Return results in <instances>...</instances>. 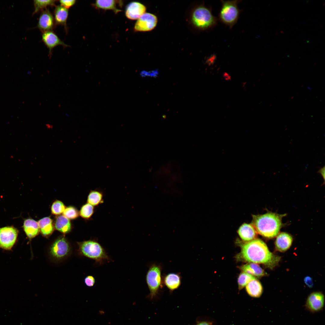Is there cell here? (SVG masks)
Here are the masks:
<instances>
[{
	"instance_id": "cell-1",
	"label": "cell",
	"mask_w": 325,
	"mask_h": 325,
	"mask_svg": "<svg viewBox=\"0 0 325 325\" xmlns=\"http://www.w3.org/2000/svg\"><path fill=\"white\" fill-rule=\"evenodd\" d=\"M238 255L242 260L250 263L262 264L272 268L278 263L280 258L270 251L266 245L259 239H255L241 245Z\"/></svg>"
},
{
	"instance_id": "cell-2",
	"label": "cell",
	"mask_w": 325,
	"mask_h": 325,
	"mask_svg": "<svg viewBox=\"0 0 325 325\" xmlns=\"http://www.w3.org/2000/svg\"><path fill=\"white\" fill-rule=\"evenodd\" d=\"M282 215L269 212L252 215V225L257 233L267 238L277 235L282 226Z\"/></svg>"
},
{
	"instance_id": "cell-3",
	"label": "cell",
	"mask_w": 325,
	"mask_h": 325,
	"mask_svg": "<svg viewBox=\"0 0 325 325\" xmlns=\"http://www.w3.org/2000/svg\"><path fill=\"white\" fill-rule=\"evenodd\" d=\"M77 244L80 255L94 260L96 265H100L106 261H112L97 238L79 242Z\"/></svg>"
},
{
	"instance_id": "cell-4",
	"label": "cell",
	"mask_w": 325,
	"mask_h": 325,
	"mask_svg": "<svg viewBox=\"0 0 325 325\" xmlns=\"http://www.w3.org/2000/svg\"><path fill=\"white\" fill-rule=\"evenodd\" d=\"M162 270L161 265L156 263L152 264L149 266L146 275V280L150 291L147 297L150 299H152L156 297L163 286L161 277Z\"/></svg>"
},
{
	"instance_id": "cell-5",
	"label": "cell",
	"mask_w": 325,
	"mask_h": 325,
	"mask_svg": "<svg viewBox=\"0 0 325 325\" xmlns=\"http://www.w3.org/2000/svg\"><path fill=\"white\" fill-rule=\"evenodd\" d=\"M240 1H221L222 5L219 14V19L230 28L236 23L238 19L241 11L237 5Z\"/></svg>"
},
{
	"instance_id": "cell-6",
	"label": "cell",
	"mask_w": 325,
	"mask_h": 325,
	"mask_svg": "<svg viewBox=\"0 0 325 325\" xmlns=\"http://www.w3.org/2000/svg\"><path fill=\"white\" fill-rule=\"evenodd\" d=\"M192 20L194 24L201 29L214 26L218 21L217 18L212 14L211 10L203 6L198 7L194 10Z\"/></svg>"
},
{
	"instance_id": "cell-7",
	"label": "cell",
	"mask_w": 325,
	"mask_h": 325,
	"mask_svg": "<svg viewBox=\"0 0 325 325\" xmlns=\"http://www.w3.org/2000/svg\"><path fill=\"white\" fill-rule=\"evenodd\" d=\"M18 232L17 228L12 226L0 228V248L11 250L16 241Z\"/></svg>"
},
{
	"instance_id": "cell-8",
	"label": "cell",
	"mask_w": 325,
	"mask_h": 325,
	"mask_svg": "<svg viewBox=\"0 0 325 325\" xmlns=\"http://www.w3.org/2000/svg\"><path fill=\"white\" fill-rule=\"evenodd\" d=\"M70 247L69 243L64 237L56 240L52 244L50 249L51 256L57 259H62L69 253Z\"/></svg>"
},
{
	"instance_id": "cell-9",
	"label": "cell",
	"mask_w": 325,
	"mask_h": 325,
	"mask_svg": "<svg viewBox=\"0 0 325 325\" xmlns=\"http://www.w3.org/2000/svg\"><path fill=\"white\" fill-rule=\"evenodd\" d=\"M157 20L156 16L150 13L143 14L138 20L135 23V31H147L153 29L156 26Z\"/></svg>"
},
{
	"instance_id": "cell-10",
	"label": "cell",
	"mask_w": 325,
	"mask_h": 325,
	"mask_svg": "<svg viewBox=\"0 0 325 325\" xmlns=\"http://www.w3.org/2000/svg\"><path fill=\"white\" fill-rule=\"evenodd\" d=\"M324 296L321 292H315L308 297L306 302V309L310 312L314 313L322 310L324 305Z\"/></svg>"
},
{
	"instance_id": "cell-11",
	"label": "cell",
	"mask_w": 325,
	"mask_h": 325,
	"mask_svg": "<svg viewBox=\"0 0 325 325\" xmlns=\"http://www.w3.org/2000/svg\"><path fill=\"white\" fill-rule=\"evenodd\" d=\"M55 26L53 16L48 9L42 11L36 27L42 32L52 30Z\"/></svg>"
},
{
	"instance_id": "cell-12",
	"label": "cell",
	"mask_w": 325,
	"mask_h": 325,
	"mask_svg": "<svg viewBox=\"0 0 325 325\" xmlns=\"http://www.w3.org/2000/svg\"><path fill=\"white\" fill-rule=\"evenodd\" d=\"M42 40L49 49L48 56L51 57L53 49L55 47L61 45L64 48L69 46L61 41L52 30L42 33Z\"/></svg>"
},
{
	"instance_id": "cell-13",
	"label": "cell",
	"mask_w": 325,
	"mask_h": 325,
	"mask_svg": "<svg viewBox=\"0 0 325 325\" xmlns=\"http://www.w3.org/2000/svg\"><path fill=\"white\" fill-rule=\"evenodd\" d=\"M145 7L138 2H132L127 6L125 12L126 17L129 19L135 20L138 19L144 13Z\"/></svg>"
},
{
	"instance_id": "cell-14",
	"label": "cell",
	"mask_w": 325,
	"mask_h": 325,
	"mask_svg": "<svg viewBox=\"0 0 325 325\" xmlns=\"http://www.w3.org/2000/svg\"><path fill=\"white\" fill-rule=\"evenodd\" d=\"M68 14V9L60 5L55 7L54 11V17L55 26L60 25L63 26L66 32L68 31L67 22Z\"/></svg>"
},
{
	"instance_id": "cell-15",
	"label": "cell",
	"mask_w": 325,
	"mask_h": 325,
	"mask_svg": "<svg viewBox=\"0 0 325 325\" xmlns=\"http://www.w3.org/2000/svg\"><path fill=\"white\" fill-rule=\"evenodd\" d=\"M238 233L241 239L248 242L252 240L256 237L257 233L252 224L244 223L239 228Z\"/></svg>"
},
{
	"instance_id": "cell-16",
	"label": "cell",
	"mask_w": 325,
	"mask_h": 325,
	"mask_svg": "<svg viewBox=\"0 0 325 325\" xmlns=\"http://www.w3.org/2000/svg\"><path fill=\"white\" fill-rule=\"evenodd\" d=\"M292 241V237L285 232H282L277 236L275 242L276 249L281 252L287 250L291 246Z\"/></svg>"
},
{
	"instance_id": "cell-17",
	"label": "cell",
	"mask_w": 325,
	"mask_h": 325,
	"mask_svg": "<svg viewBox=\"0 0 325 325\" xmlns=\"http://www.w3.org/2000/svg\"><path fill=\"white\" fill-rule=\"evenodd\" d=\"M118 0H97L93 5L95 7L104 10H110L115 13L121 11L118 8L122 7V2Z\"/></svg>"
},
{
	"instance_id": "cell-18",
	"label": "cell",
	"mask_w": 325,
	"mask_h": 325,
	"mask_svg": "<svg viewBox=\"0 0 325 325\" xmlns=\"http://www.w3.org/2000/svg\"><path fill=\"white\" fill-rule=\"evenodd\" d=\"M23 228L26 236L30 240L37 236L40 231L38 222L32 219H25Z\"/></svg>"
},
{
	"instance_id": "cell-19",
	"label": "cell",
	"mask_w": 325,
	"mask_h": 325,
	"mask_svg": "<svg viewBox=\"0 0 325 325\" xmlns=\"http://www.w3.org/2000/svg\"><path fill=\"white\" fill-rule=\"evenodd\" d=\"M181 277L178 273H170L165 276L163 283L171 292L177 289L181 284Z\"/></svg>"
},
{
	"instance_id": "cell-20",
	"label": "cell",
	"mask_w": 325,
	"mask_h": 325,
	"mask_svg": "<svg viewBox=\"0 0 325 325\" xmlns=\"http://www.w3.org/2000/svg\"><path fill=\"white\" fill-rule=\"evenodd\" d=\"M103 191L99 188L91 190L87 199V203L94 207L98 206L104 202Z\"/></svg>"
},
{
	"instance_id": "cell-21",
	"label": "cell",
	"mask_w": 325,
	"mask_h": 325,
	"mask_svg": "<svg viewBox=\"0 0 325 325\" xmlns=\"http://www.w3.org/2000/svg\"><path fill=\"white\" fill-rule=\"evenodd\" d=\"M40 231L44 236H49L54 231L53 221L49 217H45L40 219L38 221Z\"/></svg>"
},
{
	"instance_id": "cell-22",
	"label": "cell",
	"mask_w": 325,
	"mask_h": 325,
	"mask_svg": "<svg viewBox=\"0 0 325 325\" xmlns=\"http://www.w3.org/2000/svg\"><path fill=\"white\" fill-rule=\"evenodd\" d=\"M246 290L251 297H260L263 291L262 286L260 283L256 279L251 281L246 286Z\"/></svg>"
},
{
	"instance_id": "cell-23",
	"label": "cell",
	"mask_w": 325,
	"mask_h": 325,
	"mask_svg": "<svg viewBox=\"0 0 325 325\" xmlns=\"http://www.w3.org/2000/svg\"><path fill=\"white\" fill-rule=\"evenodd\" d=\"M240 268L243 272L252 276L259 277L262 276L265 274L263 270L256 263H247L241 266Z\"/></svg>"
},
{
	"instance_id": "cell-24",
	"label": "cell",
	"mask_w": 325,
	"mask_h": 325,
	"mask_svg": "<svg viewBox=\"0 0 325 325\" xmlns=\"http://www.w3.org/2000/svg\"><path fill=\"white\" fill-rule=\"evenodd\" d=\"M55 227L56 230L63 234L69 233L71 229V224L68 218L63 215L56 218Z\"/></svg>"
},
{
	"instance_id": "cell-25",
	"label": "cell",
	"mask_w": 325,
	"mask_h": 325,
	"mask_svg": "<svg viewBox=\"0 0 325 325\" xmlns=\"http://www.w3.org/2000/svg\"><path fill=\"white\" fill-rule=\"evenodd\" d=\"M55 0H34L33 1L34 10L32 15L37 13L41 11L46 9L48 6H55Z\"/></svg>"
},
{
	"instance_id": "cell-26",
	"label": "cell",
	"mask_w": 325,
	"mask_h": 325,
	"mask_svg": "<svg viewBox=\"0 0 325 325\" xmlns=\"http://www.w3.org/2000/svg\"><path fill=\"white\" fill-rule=\"evenodd\" d=\"M95 207L87 203L82 206L79 214L83 218L89 220L91 218L95 212Z\"/></svg>"
},
{
	"instance_id": "cell-27",
	"label": "cell",
	"mask_w": 325,
	"mask_h": 325,
	"mask_svg": "<svg viewBox=\"0 0 325 325\" xmlns=\"http://www.w3.org/2000/svg\"><path fill=\"white\" fill-rule=\"evenodd\" d=\"M255 278L252 275L243 272L239 275L238 279V288L241 290L246 286L251 281Z\"/></svg>"
},
{
	"instance_id": "cell-28",
	"label": "cell",
	"mask_w": 325,
	"mask_h": 325,
	"mask_svg": "<svg viewBox=\"0 0 325 325\" xmlns=\"http://www.w3.org/2000/svg\"><path fill=\"white\" fill-rule=\"evenodd\" d=\"M65 208V206L62 202L57 200L51 205V213L53 215H59L63 212Z\"/></svg>"
},
{
	"instance_id": "cell-29",
	"label": "cell",
	"mask_w": 325,
	"mask_h": 325,
	"mask_svg": "<svg viewBox=\"0 0 325 325\" xmlns=\"http://www.w3.org/2000/svg\"><path fill=\"white\" fill-rule=\"evenodd\" d=\"M79 213L75 207L69 206L65 208L63 212V215L68 219H74L77 218L79 216Z\"/></svg>"
},
{
	"instance_id": "cell-30",
	"label": "cell",
	"mask_w": 325,
	"mask_h": 325,
	"mask_svg": "<svg viewBox=\"0 0 325 325\" xmlns=\"http://www.w3.org/2000/svg\"><path fill=\"white\" fill-rule=\"evenodd\" d=\"M159 74V72L157 70L150 71L143 70L140 73V75L142 77H156Z\"/></svg>"
},
{
	"instance_id": "cell-31",
	"label": "cell",
	"mask_w": 325,
	"mask_h": 325,
	"mask_svg": "<svg viewBox=\"0 0 325 325\" xmlns=\"http://www.w3.org/2000/svg\"><path fill=\"white\" fill-rule=\"evenodd\" d=\"M76 2L75 0L59 1L60 5L67 9L74 5Z\"/></svg>"
},
{
	"instance_id": "cell-32",
	"label": "cell",
	"mask_w": 325,
	"mask_h": 325,
	"mask_svg": "<svg viewBox=\"0 0 325 325\" xmlns=\"http://www.w3.org/2000/svg\"><path fill=\"white\" fill-rule=\"evenodd\" d=\"M95 282L94 277L91 275H88L84 279V282L85 285L88 287L93 286Z\"/></svg>"
},
{
	"instance_id": "cell-33",
	"label": "cell",
	"mask_w": 325,
	"mask_h": 325,
	"mask_svg": "<svg viewBox=\"0 0 325 325\" xmlns=\"http://www.w3.org/2000/svg\"><path fill=\"white\" fill-rule=\"evenodd\" d=\"M304 282L305 284L309 287H311L313 286V281L311 278L308 276L305 277Z\"/></svg>"
},
{
	"instance_id": "cell-34",
	"label": "cell",
	"mask_w": 325,
	"mask_h": 325,
	"mask_svg": "<svg viewBox=\"0 0 325 325\" xmlns=\"http://www.w3.org/2000/svg\"><path fill=\"white\" fill-rule=\"evenodd\" d=\"M196 325H212V322L207 320H200L197 321Z\"/></svg>"
},
{
	"instance_id": "cell-35",
	"label": "cell",
	"mask_w": 325,
	"mask_h": 325,
	"mask_svg": "<svg viewBox=\"0 0 325 325\" xmlns=\"http://www.w3.org/2000/svg\"><path fill=\"white\" fill-rule=\"evenodd\" d=\"M317 173L320 174L321 175L324 181L325 174V166H324L322 168H320L318 170Z\"/></svg>"
},
{
	"instance_id": "cell-36",
	"label": "cell",
	"mask_w": 325,
	"mask_h": 325,
	"mask_svg": "<svg viewBox=\"0 0 325 325\" xmlns=\"http://www.w3.org/2000/svg\"><path fill=\"white\" fill-rule=\"evenodd\" d=\"M223 75L224 79L226 80H229L231 79L230 76L227 73H225Z\"/></svg>"
}]
</instances>
